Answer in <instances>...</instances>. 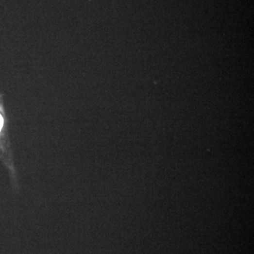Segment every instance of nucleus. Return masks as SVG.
I'll list each match as a JSON object with an SVG mask.
<instances>
[{
  "label": "nucleus",
  "mask_w": 254,
  "mask_h": 254,
  "mask_svg": "<svg viewBox=\"0 0 254 254\" xmlns=\"http://www.w3.org/2000/svg\"><path fill=\"white\" fill-rule=\"evenodd\" d=\"M3 126V118L0 115V131H1V127Z\"/></svg>",
  "instance_id": "nucleus-1"
}]
</instances>
